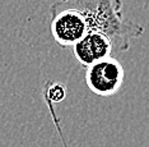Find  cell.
Masks as SVG:
<instances>
[{"label":"cell","instance_id":"cell-1","mask_svg":"<svg viewBox=\"0 0 149 147\" xmlns=\"http://www.w3.org/2000/svg\"><path fill=\"white\" fill-rule=\"evenodd\" d=\"M55 8H70L84 17L89 31L106 35L111 40L113 53H125L130 41L143 36L144 27L127 19L123 12V0H57Z\"/></svg>","mask_w":149,"mask_h":147},{"label":"cell","instance_id":"cell-2","mask_svg":"<svg viewBox=\"0 0 149 147\" xmlns=\"http://www.w3.org/2000/svg\"><path fill=\"white\" fill-rule=\"evenodd\" d=\"M86 69V83L97 96H113L124 84L125 69L123 64L113 56L93 63Z\"/></svg>","mask_w":149,"mask_h":147},{"label":"cell","instance_id":"cell-3","mask_svg":"<svg viewBox=\"0 0 149 147\" xmlns=\"http://www.w3.org/2000/svg\"><path fill=\"white\" fill-rule=\"evenodd\" d=\"M50 30L54 40L61 47H73L88 33V26L79 12L70 8L50 6Z\"/></svg>","mask_w":149,"mask_h":147},{"label":"cell","instance_id":"cell-4","mask_svg":"<svg viewBox=\"0 0 149 147\" xmlns=\"http://www.w3.org/2000/svg\"><path fill=\"white\" fill-rule=\"evenodd\" d=\"M72 49L75 59L84 68L112 56L113 54V46L111 40L106 35L96 31H89Z\"/></svg>","mask_w":149,"mask_h":147},{"label":"cell","instance_id":"cell-5","mask_svg":"<svg viewBox=\"0 0 149 147\" xmlns=\"http://www.w3.org/2000/svg\"><path fill=\"white\" fill-rule=\"evenodd\" d=\"M43 95L50 102H61L66 96V88L59 82H47Z\"/></svg>","mask_w":149,"mask_h":147}]
</instances>
